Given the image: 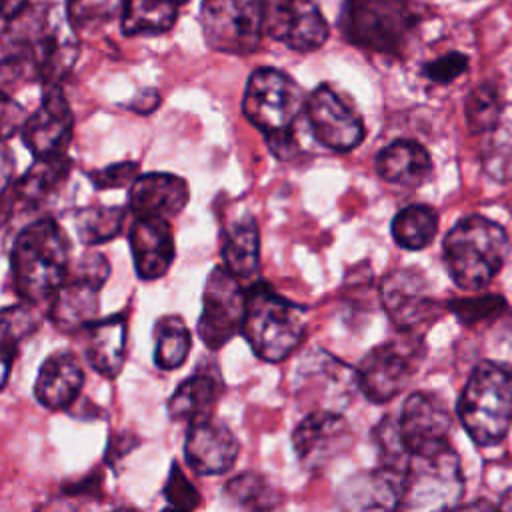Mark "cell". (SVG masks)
I'll list each match as a JSON object with an SVG mask.
<instances>
[{
  "label": "cell",
  "mask_w": 512,
  "mask_h": 512,
  "mask_svg": "<svg viewBox=\"0 0 512 512\" xmlns=\"http://www.w3.org/2000/svg\"><path fill=\"white\" fill-rule=\"evenodd\" d=\"M78 40L66 8L52 2L28 4L18 16L2 22V84H60L76 62Z\"/></svg>",
  "instance_id": "obj_1"
},
{
  "label": "cell",
  "mask_w": 512,
  "mask_h": 512,
  "mask_svg": "<svg viewBox=\"0 0 512 512\" xmlns=\"http://www.w3.org/2000/svg\"><path fill=\"white\" fill-rule=\"evenodd\" d=\"M70 240L52 218H38L20 228L10 250L14 290L26 304L54 298L70 270Z\"/></svg>",
  "instance_id": "obj_2"
},
{
  "label": "cell",
  "mask_w": 512,
  "mask_h": 512,
  "mask_svg": "<svg viewBox=\"0 0 512 512\" xmlns=\"http://www.w3.org/2000/svg\"><path fill=\"white\" fill-rule=\"evenodd\" d=\"M422 20L412 0H344L340 10L342 36L378 56H404Z\"/></svg>",
  "instance_id": "obj_3"
},
{
  "label": "cell",
  "mask_w": 512,
  "mask_h": 512,
  "mask_svg": "<svg viewBox=\"0 0 512 512\" xmlns=\"http://www.w3.org/2000/svg\"><path fill=\"white\" fill-rule=\"evenodd\" d=\"M444 264L462 290H480L504 266L510 240L506 230L484 216L462 218L444 238Z\"/></svg>",
  "instance_id": "obj_4"
},
{
  "label": "cell",
  "mask_w": 512,
  "mask_h": 512,
  "mask_svg": "<svg viewBox=\"0 0 512 512\" xmlns=\"http://www.w3.org/2000/svg\"><path fill=\"white\" fill-rule=\"evenodd\" d=\"M306 310L264 282L248 288L242 336L264 362L286 360L304 340Z\"/></svg>",
  "instance_id": "obj_5"
},
{
  "label": "cell",
  "mask_w": 512,
  "mask_h": 512,
  "mask_svg": "<svg viewBox=\"0 0 512 512\" xmlns=\"http://www.w3.org/2000/svg\"><path fill=\"white\" fill-rule=\"evenodd\" d=\"M458 416L478 446L498 444L512 422V368L492 360L476 364L460 394Z\"/></svg>",
  "instance_id": "obj_6"
},
{
  "label": "cell",
  "mask_w": 512,
  "mask_h": 512,
  "mask_svg": "<svg viewBox=\"0 0 512 512\" xmlns=\"http://www.w3.org/2000/svg\"><path fill=\"white\" fill-rule=\"evenodd\" d=\"M308 96L294 78L282 70L262 66L256 68L244 90L242 112L264 138L296 132V120L304 114Z\"/></svg>",
  "instance_id": "obj_7"
},
{
  "label": "cell",
  "mask_w": 512,
  "mask_h": 512,
  "mask_svg": "<svg viewBox=\"0 0 512 512\" xmlns=\"http://www.w3.org/2000/svg\"><path fill=\"white\" fill-rule=\"evenodd\" d=\"M462 492L464 476L452 446L432 456H414L398 512H456Z\"/></svg>",
  "instance_id": "obj_8"
},
{
  "label": "cell",
  "mask_w": 512,
  "mask_h": 512,
  "mask_svg": "<svg viewBox=\"0 0 512 512\" xmlns=\"http://www.w3.org/2000/svg\"><path fill=\"white\" fill-rule=\"evenodd\" d=\"M110 274V264L104 254L88 248L78 256L68 270L66 280L48 304L50 322L60 332H82L96 322L100 308V288Z\"/></svg>",
  "instance_id": "obj_9"
},
{
  "label": "cell",
  "mask_w": 512,
  "mask_h": 512,
  "mask_svg": "<svg viewBox=\"0 0 512 512\" xmlns=\"http://www.w3.org/2000/svg\"><path fill=\"white\" fill-rule=\"evenodd\" d=\"M200 24L212 50L248 56L266 36V0H204Z\"/></svg>",
  "instance_id": "obj_10"
},
{
  "label": "cell",
  "mask_w": 512,
  "mask_h": 512,
  "mask_svg": "<svg viewBox=\"0 0 512 512\" xmlns=\"http://www.w3.org/2000/svg\"><path fill=\"white\" fill-rule=\"evenodd\" d=\"M294 392L306 412L346 410L358 390L356 368L322 348H312L296 366Z\"/></svg>",
  "instance_id": "obj_11"
},
{
  "label": "cell",
  "mask_w": 512,
  "mask_h": 512,
  "mask_svg": "<svg viewBox=\"0 0 512 512\" xmlns=\"http://www.w3.org/2000/svg\"><path fill=\"white\" fill-rule=\"evenodd\" d=\"M424 358V344L416 336L386 340L358 362V390L374 404L396 398L416 376Z\"/></svg>",
  "instance_id": "obj_12"
},
{
  "label": "cell",
  "mask_w": 512,
  "mask_h": 512,
  "mask_svg": "<svg viewBox=\"0 0 512 512\" xmlns=\"http://www.w3.org/2000/svg\"><path fill=\"white\" fill-rule=\"evenodd\" d=\"M248 288L224 264L214 266L202 292V312L196 332L206 348L218 350L242 332Z\"/></svg>",
  "instance_id": "obj_13"
},
{
  "label": "cell",
  "mask_w": 512,
  "mask_h": 512,
  "mask_svg": "<svg viewBox=\"0 0 512 512\" xmlns=\"http://www.w3.org/2000/svg\"><path fill=\"white\" fill-rule=\"evenodd\" d=\"M398 430L408 454L432 456L450 448L452 416L444 400L434 392H412L398 416Z\"/></svg>",
  "instance_id": "obj_14"
},
{
  "label": "cell",
  "mask_w": 512,
  "mask_h": 512,
  "mask_svg": "<svg viewBox=\"0 0 512 512\" xmlns=\"http://www.w3.org/2000/svg\"><path fill=\"white\" fill-rule=\"evenodd\" d=\"M354 432L340 412H306L292 432V446L302 468L322 472L348 452Z\"/></svg>",
  "instance_id": "obj_15"
},
{
  "label": "cell",
  "mask_w": 512,
  "mask_h": 512,
  "mask_svg": "<svg viewBox=\"0 0 512 512\" xmlns=\"http://www.w3.org/2000/svg\"><path fill=\"white\" fill-rule=\"evenodd\" d=\"M304 116L316 142L332 152H350L364 140L360 114L328 84H320L308 94Z\"/></svg>",
  "instance_id": "obj_16"
},
{
  "label": "cell",
  "mask_w": 512,
  "mask_h": 512,
  "mask_svg": "<svg viewBox=\"0 0 512 512\" xmlns=\"http://www.w3.org/2000/svg\"><path fill=\"white\" fill-rule=\"evenodd\" d=\"M266 36L294 52H314L328 38V22L314 0H266Z\"/></svg>",
  "instance_id": "obj_17"
},
{
  "label": "cell",
  "mask_w": 512,
  "mask_h": 512,
  "mask_svg": "<svg viewBox=\"0 0 512 512\" xmlns=\"http://www.w3.org/2000/svg\"><path fill=\"white\" fill-rule=\"evenodd\" d=\"M74 116L60 84L46 86L38 108L28 116L20 130L24 146L34 158H50L66 154L72 140Z\"/></svg>",
  "instance_id": "obj_18"
},
{
  "label": "cell",
  "mask_w": 512,
  "mask_h": 512,
  "mask_svg": "<svg viewBox=\"0 0 512 512\" xmlns=\"http://www.w3.org/2000/svg\"><path fill=\"white\" fill-rule=\"evenodd\" d=\"M380 300L396 328L412 332L438 312L430 286L416 268H398L380 284Z\"/></svg>",
  "instance_id": "obj_19"
},
{
  "label": "cell",
  "mask_w": 512,
  "mask_h": 512,
  "mask_svg": "<svg viewBox=\"0 0 512 512\" xmlns=\"http://www.w3.org/2000/svg\"><path fill=\"white\" fill-rule=\"evenodd\" d=\"M406 472L378 464L356 472L336 490L338 512H398Z\"/></svg>",
  "instance_id": "obj_20"
},
{
  "label": "cell",
  "mask_w": 512,
  "mask_h": 512,
  "mask_svg": "<svg viewBox=\"0 0 512 512\" xmlns=\"http://www.w3.org/2000/svg\"><path fill=\"white\" fill-rule=\"evenodd\" d=\"M240 454V442L228 424L212 418L190 424L184 440L188 466L202 476L228 472Z\"/></svg>",
  "instance_id": "obj_21"
},
{
  "label": "cell",
  "mask_w": 512,
  "mask_h": 512,
  "mask_svg": "<svg viewBox=\"0 0 512 512\" xmlns=\"http://www.w3.org/2000/svg\"><path fill=\"white\" fill-rule=\"evenodd\" d=\"M190 200L188 182L170 172L140 174L130 186L128 208L134 218H162L178 216Z\"/></svg>",
  "instance_id": "obj_22"
},
{
  "label": "cell",
  "mask_w": 512,
  "mask_h": 512,
  "mask_svg": "<svg viewBox=\"0 0 512 512\" xmlns=\"http://www.w3.org/2000/svg\"><path fill=\"white\" fill-rule=\"evenodd\" d=\"M224 382L216 362L202 360L194 374L178 384L168 398V416L176 422H200L212 418V412L222 396Z\"/></svg>",
  "instance_id": "obj_23"
},
{
  "label": "cell",
  "mask_w": 512,
  "mask_h": 512,
  "mask_svg": "<svg viewBox=\"0 0 512 512\" xmlns=\"http://www.w3.org/2000/svg\"><path fill=\"white\" fill-rule=\"evenodd\" d=\"M128 240L136 274L142 280H156L168 272L176 256L174 234L168 220L134 218Z\"/></svg>",
  "instance_id": "obj_24"
},
{
  "label": "cell",
  "mask_w": 512,
  "mask_h": 512,
  "mask_svg": "<svg viewBox=\"0 0 512 512\" xmlns=\"http://www.w3.org/2000/svg\"><path fill=\"white\" fill-rule=\"evenodd\" d=\"M82 384L84 370L78 356L70 350H56L40 364L34 396L48 410H64L74 404Z\"/></svg>",
  "instance_id": "obj_25"
},
{
  "label": "cell",
  "mask_w": 512,
  "mask_h": 512,
  "mask_svg": "<svg viewBox=\"0 0 512 512\" xmlns=\"http://www.w3.org/2000/svg\"><path fill=\"white\" fill-rule=\"evenodd\" d=\"M84 356L104 378H116L126 362V318L114 314L82 330Z\"/></svg>",
  "instance_id": "obj_26"
},
{
  "label": "cell",
  "mask_w": 512,
  "mask_h": 512,
  "mask_svg": "<svg viewBox=\"0 0 512 512\" xmlns=\"http://www.w3.org/2000/svg\"><path fill=\"white\" fill-rule=\"evenodd\" d=\"M378 176L396 186L416 188L432 174V158L416 140H394L384 146L374 160Z\"/></svg>",
  "instance_id": "obj_27"
},
{
  "label": "cell",
  "mask_w": 512,
  "mask_h": 512,
  "mask_svg": "<svg viewBox=\"0 0 512 512\" xmlns=\"http://www.w3.org/2000/svg\"><path fill=\"white\" fill-rule=\"evenodd\" d=\"M222 264L240 280H252L260 266V234L252 214L232 220L222 234Z\"/></svg>",
  "instance_id": "obj_28"
},
{
  "label": "cell",
  "mask_w": 512,
  "mask_h": 512,
  "mask_svg": "<svg viewBox=\"0 0 512 512\" xmlns=\"http://www.w3.org/2000/svg\"><path fill=\"white\" fill-rule=\"evenodd\" d=\"M72 160L66 154L36 158L34 164L14 182V196L26 206H40L66 182Z\"/></svg>",
  "instance_id": "obj_29"
},
{
  "label": "cell",
  "mask_w": 512,
  "mask_h": 512,
  "mask_svg": "<svg viewBox=\"0 0 512 512\" xmlns=\"http://www.w3.org/2000/svg\"><path fill=\"white\" fill-rule=\"evenodd\" d=\"M184 0H126L122 16L124 36H156L168 32Z\"/></svg>",
  "instance_id": "obj_30"
},
{
  "label": "cell",
  "mask_w": 512,
  "mask_h": 512,
  "mask_svg": "<svg viewBox=\"0 0 512 512\" xmlns=\"http://www.w3.org/2000/svg\"><path fill=\"white\" fill-rule=\"evenodd\" d=\"M192 348V334L184 318L178 314H166L154 324V364L160 370L180 368Z\"/></svg>",
  "instance_id": "obj_31"
},
{
  "label": "cell",
  "mask_w": 512,
  "mask_h": 512,
  "mask_svg": "<svg viewBox=\"0 0 512 512\" xmlns=\"http://www.w3.org/2000/svg\"><path fill=\"white\" fill-rule=\"evenodd\" d=\"M224 496L242 512H278L280 492L258 472H242L224 486Z\"/></svg>",
  "instance_id": "obj_32"
},
{
  "label": "cell",
  "mask_w": 512,
  "mask_h": 512,
  "mask_svg": "<svg viewBox=\"0 0 512 512\" xmlns=\"http://www.w3.org/2000/svg\"><path fill=\"white\" fill-rule=\"evenodd\" d=\"M390 230L400 248L422 250L438 232V214L426 204H410L396 212Z\"/></svg>",
  "instance_id": "obj_33"
},
{
  "label": "cell",
  "mask_w": 512,
  "mask_h": 512,
  "mask_svg": "<svg viewBox=\"0 0 512 512\" xmlns=\"http://www.w3.org/2000/svg\"><path fill=\"white\" fill-rule=\"evenodd\" d=\"M124 6L126 0H66V14L78 38H90L122 22Z\"/></svg>",
  "instance_id": "obj_34"
},
{
  "label": "cell",
  "mask_w": 512,
  "mask_h": 512,
  "mask_svg": "<svg viewBox=\"0 0 512 512\" xmlns=\"http://www.w3.org/2000/svg\"><path fill=\"white\" fill-rule=\"evenodd\" d=\"M126 210L122 206L92 204L76 212L74 226L84 246H100L116 238L124 226Z\"/></svg>",
  "instance_id": "obj_35"
},
{
  "label": "cell",
  "mask_w": 512,
  "mask_h": 512,
  "mask_svg": "<svg viewBox=\"0 0 512 512\" xmlns=\"http://www.w3.org/2000/svg\"><path fill=\"white\" fill-rule=\"evenodd\" d=\"M38 328V318L32 310V304L6 306L2 310V384H6L10 366L18 354L20 344Z\"/></svg>",
  "instance_id": "obj_36"
},
{
  "label": "cell",
  "mask_w": 512,
  "mask_h": 512,
  "mask_svg": "<svg viewBox=\"0 0 512 512\" xmlns=\"http://www.w3.org/2000/svg\"><path fill=\"white\" fill-rule=\"evenodd\" d=\"M466 122L472 132H486L496 126L502 112L500 96L494 84L482 82L466 96Z\"/></svg>",
  "instance_id": "obj_37"
},
{
  "label": "cell",
  "mask_w": 512,
  "mask_h": 512,
  "mask_svg": "<svg viewBox=\"0 0 512 512\" xmlns=\"http://www.w3.org/2000/svg\"><path fill=\"white\" fill-rule=\"evenodd\" d=\"M164 498L172 510L178 512H192L200 506L202 498L198 488L188 480L184 470L178 462H172L166 484H164Z\"/></svg>",
  "instance_id": "obj_38"
},
{
  "label": "cell",
  "mask_w": 512,
  "mask_h": 512,
  "mask_svg": "<svg viewBox=\"0 0 512 512\" xmlns=\"http://www.w3.org/2000/svg\"><path fill=\"white\" fill-rule=\"evenodd\" d=\"M468 70V56L456 50L442 52L426 60L420 68L422 76L434 86H448Z\"/></svg>",
  "instance_id": "obj_39"
},
{
  "label": "cell",
  "mask_w": 512,
  "mask_h": 512,
  "mask_svg": "<svg viewBox=\"0 0 512 512\" xmlns=\"http://www.w3.org/2000/svg\"><path fill=\"white\" fill-rule=\"evenodd\" d=\"M138 162H116L100 170L88 172L94 188L98 190H112V188H128L138 180Z\"/></svg>",
  "instance_id": "obj_40"
},
{
  "label": "cell",
  "mask_w": 512,
  "mask_h": 512,
  "mask_svg": "<svg viewBox=\"0 0 512 512\" xmlns=\"http://www.w3.org/2000/svg\"><path fill=\"white\" fill-rule=\"evenodd\" d=\"M502 306H504V302L496 296L452 302V310L460 316L462 322H476L480 318H486L490 312H498Z\"/></svg>",
  "instance_id": "obj_41"
},
{
  "label": "cell",
  "mask_w": 512,
  "mask_h": 512,
  "mask_svg": "<svg viewBox=\"0 0 512 512\" xmlns=\"http://www.w3.org/2000/svg\"><path fill=\"white\" fill-rule=\"evenodd\" d=\"M2 136L4 138H10L16 130H22L24 128V122L28 120L24 116V110L18 102H14L6 92L2 94Z\"/></svg>",
  "instance_id": "obj_42"
},
{
  "label": "cell",
  "mask_w": 512,
  "mask_h": 512,
  "mask_svg": "<svg viewBox=\"0 0 512 512\" xmlns=\"http://www.w3.org/2000/svg\"><path fill=\"white\" fill-rule=\"evenodd\" d=\"M160 104V94L154 88H144L130 102V108L138 114H150Z\"/></svg>",
  "instance_id": "obj_43"
},
{
  "label": "cell",
  "mask_w": 512,
  "mask_h": 512,
  "mask_svg": "<svg viewBox=\"0 0 512 512\" xmlns=\"http://www.w3.org/2000/svg\"><path fill=\"white\" fill-rule=\"evenodd\" d=\"M28 6V0H2L0 8H2V22L12 20L14 16H18L24 8Z\"/></svg>",
  "instance_id": "obj_44"
},
{
  "label": "cell",
  "mask_w": 512,
  "mask_h": 512,
  "mask_svg": "<svg viewBox=\"0 0 512 512\" xmlns=\"http://www.w3.org/2000/svg\"><path fill=\"white\" fill-rule=\"evenodd\" d=\"M40 512H78V508L64 498H56V500H50L44 508H40Z\"/></svg>",
  "instance_id": "obj_45"
},
{
  "label": "cell",
  "mask_w": 512,
  "mask_h": 512,
  "mask_svg": "<svg viewBox=\"0 0 512 512\" xmlns=\"http://www.w3.org/2000/svg\"><path fill=\"white\" fill-rule=\"evenodd\" d=\"M460 512H500V508L484 502V500H476V502H470L466 504Z\"/></svg>",
  "instance_id": "obj_46"
},
{
  "label": "cell",
  "mask_w": 512,
  "mask_h": 512,
  "mask_svg": "<svg viewBox=\"0 0 512 512\" xmlns=\"http://www.w3.org/2000/svg\"><path fill=\"white\" fill-rule=\"evenodd\" d=\"M500 512H512V486L504 492L500 500Z\"/></svg>",
  "instance_id": "obj_47"
},
{
  "label": "cell",
  "mask_w": 512,
  "mask_h": 512,
  "mask_svg": "<svg viewBox=\"0 0 512 512\" xmlns=\"http://www.w3.org/2000/svg\"><path fill=\"white\" fill-rule=\"evenodd\" d=\"M110 512H138L136 508H128V506H120V508H114Z\"/></svg>",
  "instance_id": "obj_48"
},
{
  "label": "cell",
  "mask_w": 512,
  "mask_h": 512,
  "mask_svg": "<svg viewBox=\"0 0 512 512\" xmlns=\"http://www.w3.org/2000/svg\"><path fill=\"white\" fill-rule=\"evenodd\" d=\"M164 512H178V510H172V508H168V510H164Z\"/></svg>",
  "instance_id": "obj_49"
}]
</instances>
